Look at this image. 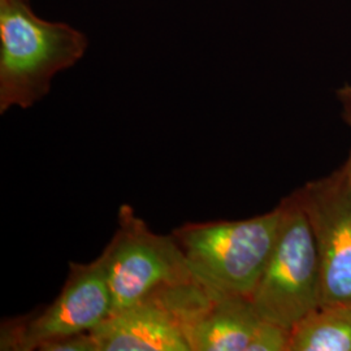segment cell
I'll list each match as a JSON object with an SVG mask.
<instances>
[{
    "label": "cell",
    "mask_w": 351,
    "mask_h": 351,
    "mask_svg": "<svg viewBox=\"0 0 351 351\" xmlns=\"http://www.w3.org/2000/svg\"><path fill=\"white\" fill-rule=\"evenodd\" d=\"M88 46L84 33L40 19L29 0H0V113L43 99L55 75L78 63Z\"/></svg>",
    "instance_id": "1"
},
{
    "label": "cell",
    "mask_w": 351,
    "mask_h": 351,
    "mask_svg": "<svg viewBox=\"0 0 351 351\" xmlns=\"http://www.w3.org/2000/svg\"><path fill=\"white\" fill-rule=\"evenodd\" d=\"M314 234L322 271V306L351 304V168L294 191Z\"/></svg>",
    "instance_id": "7"
},
{
    "label": "cell",
    "mask_w": 351,
    "mask_h": 351,
    "mask_svg": "<svg viewBox=\"0 0 351 351\" xmlns=\"http://www.w3.org/2000/svg\"><path fill=\"white\" fill-rule=\"evenodd\" d=\"M39 351H98L91 332L71 335L62 339H51L39 346Z\"/></svg>",
    "instance_id": "10"
},
{
    "label": "cell",
    "mask_w": 351,
    "mask_h": 351,
    "mask_svg": "<svg viewBox=\"0 0 351 351\" xmlns=\"http://www.w3.org/2000/svg\"><path fill=\"white\" fill-rule=\"evenodd\" d=\"M264 319L249 297H215L190 328V351H247Z\"/></svg>",
    "instance_id": "8"
},
{
    "label": "cell",
    "mask_w": 351,
    "mask_h": 351,
    "mask_svg": "<svg viewBox=\"0 0 351 351\" xmlns=\"http://www.w3.org/2000/svg\"><path fill=\"white\" fill-rule=\"evenodd\" d=\"M101 255L112 294V314L158 289L195 278L173 234L151 230L129 204L120 207L119 228Z\"/></svg>",
    "instance_id": "5"
},
{
    "label": "cell",
    "mask_w": 351,
    "mask_h": 351,
    "mask_svg": "<svg viewBox=\"0 0 351 351\" xmlns=\"http://www.w3.org/2000/svg\"><path fill=\"white\" fill-rule=\"evenodd\" d=\"M289 351H351V304H324L290 330Z\"/></svg>",
    "instance_id": "9"
},
{
    "label": "cell",
    "mask_w": 351,
    "mask_h": 351,
    "mask_svg": "<svg viewBox=\"0 0 351 351\" xmlns=\"http://www.w3.org/2000/svg\"><path fill=\"white\" fill-rule=\"evenodd\" d=\"M282 207L276 242L250 300L261 317L288 330L322 306L314 234L294 193Z\"/></svg>",
    "instance_id": "3"
},
{
    "label": "cell",
    "mask_w": 351,
    "mask_h": 351,
    "mask_svg": "<svg viewBox=\"0 0 351 351\" xmlns=\"http://www.w3.org/2000/svg\"><path fill=\"white\" fill-rule=\"evenodd\" d=\"M215 294L197 278L152 291L91 330L98 351H190L188 333Z\"/></svg>",
    "instance_id": "4"
},
{
    "label": "cell",
    "mask_w": 351,
    "mask_h": 351,
    "mask_svg": "<svg viewBox=\"0 0 351 351\" xmlns=\"http://www.w3.org/2000/svg\"><path fill=\"white\" fill-rule=\"evenodd\" d=\"M339 99L342 104V114L345 121L348 123V125L351 128V85H346L339 90ZM346 163L349 164L351 168V149L350 155L346 160Z\"/></svg>",
    "instance_id": "11"
},
{
    "label": "cell",
    "mask_w": 351,
    "mask_h": 351,
    "mask_svg": "<svg viewBox=\"0 0 351 351\" xmlns=\"http://www.w3.org/2000/svg\"><path fill=\"white\" fill-rule=\"evenodd\" d=\"M112 308L103 255L90 263L71 262L55 301L33 314L3 322L0 350H38L51 339L91 332L111 316Z\"/></svg>",
    "instance_id": "6"
},
{
    "label": "cell",
    "mask_w": 351,
    "mask_h": 351,
    "mask_svg": "<svg viewBox=\"0 0 351 351\" xmlns=\"http://www.w3.org/2000/svg\"><path fill=\"white\" fill-rule=\"evenodd\" d=\"M282 207L234 221L188 223L172 232L194 277L215 295L249 297L276 242Z\"/></svg>",
    "instance_id": "2"
}]
</instances>
